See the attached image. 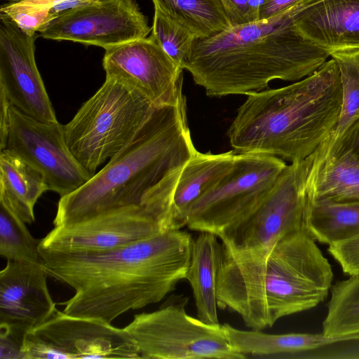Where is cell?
Wrapping results in <instances>:
<instances>
[{
    "label": "cell",
    "instance_id": "5",
    "mask_svg": "<svg viewBox=\"0 0 359 359\" xmlns=\"http://www.w3.org/2000/svg\"><path fill=\"white\" fill-rule=\"evenodd\" d=\"M332 279L328 260L302 227L283 236L263 262L219 272L217 305L237 313L246 327L262 330L323 302Z\"/></svg>",
    "mask_w": 359,
    "mask_h": 359
},
{
    "label": "cell",
    "instance_id": "21",
    "mask_svg": "<svg viewBox=\"0 0 359 359\" xmlns=\"http://www.w3.org/2000/svg\"><path fill=\"white\" fill-rule=\"evenodd\" d=\"M213 233L201 231L193 241L185 279L196 303L197 318L208 324H219L217 277L222 261V245Z\"/></svg>",
    "mask_w": 359,
    "mask_h": 359
},
{
    "label": "cell",
    "instance_id": "7",
    "mask_svg": "<svg viewBox=\"0 0 359 359\" xmlns=\"http://www.w3.org/2000/svg\"><path fill=\"white\" fill-rule=\"evenodd\" d=\"M154 106L135 89L110 78L63 125L70 151L92 177L135 137Z\"/></svg>",
    "mask_w": 359,
    "mask_h": 359
},
{
    "label": "cell",
    "instance_id": "34",
    "mask_svg": "<svg viewBox=\"0 0 359 359\" xmlns=\"http://www.w3.org/2000/svg\"><path fill=\"white\" fill-rule=\"evenodd\" d=\"M11 105L5 95L0 92V150L6 146Z\"/></svg>",
    "mask_w": 359,
    "mask_h": 359
},
{
    "label": "cell",
    "instance_id": "8",
    "mask_svg": "<svg viewBox=\"0 0 359 359\" xmlns=\"http://www.w3.org/2000/svg\"><path fill=\"white\" fill-rule=\"evenodd\" d=\"M188 301L183 294H172L158 310L135 315L124 327L141 358H246L230 344L222 325L187 314Z\"/></svg>",
    "mask_w": 359,
    "mask_h": 359
},
{
    "label": "cell",
    "instance_id": "32",
    "mask_svg": "<svg viewBox=\"0 0 359 359\" xmlns=\"http://www.w3.org/2000/svg\"><path fill=\"white\" fill-rule=\"evenodd\" d=\"M24 336L0 327V358L24 359L22 351Z\"/></svg>",
    "mask_w": 359,
    "mask_h": 359
},
{
    "label": "cell",
    "instance_id": "31",
    "mask_svg": "<svg viewBox=\"0 0 359 359\" xmlns=\"http://www.w3.org/2000/svg\"><path fill=\"white\" fill-rule=\"evenodd\" d=\"M231 27L259 20L262 0H220Z\"/></svg>",
    "mask_w": 359,
    "mask_h": 359
},
{
    "label": "cell",
    "instance_id": "20",
    "mask_svg": "<svg viewBox=\"0 0 359 359\" xmlns=\"http://www.w3.org/2000/svg\"><path fill=\"white\" fill-rule=\"evenodd\" d=\"M222 326L230 344L246 358H297L303 353H316L320 348L331 346L341 339L323 332L271 334L257 330H238L228 323Z\"/></svg>",
    "mask_w": 359,
    "mask_h": 359
},
{
    "label": "cell",
    "instance_id": "35",
    "mask_svg": "<svg viewBox=\"0 0 359 359\" xmlns=\"http://www.w3.org/2000/svg\"><path fill=\"white\" fill-rule=\"evenodd\" d=\"M51 13L56 15L63 11L81 6L95 0H44Z\"/></svg>",
    "mask_w": 359,
    "mask_h": 359
},
{
    "label": "cell",
    "instance_id": "25",
    "mask_svg": "<svg viewBox=\"0 0 359 359\" xmlns=\"http://www.w3.org/2000/svg\"><path fill=\"white\" fill-rule=\"evenodd\" d=\"M323 332L330 337L359 334V276H350L331 287Z\"/></svg>",
    "mask_w": 359,
    "mask_h": 359
},
{
    "label": "cell",
    "instance_id": "19",
    "mask_svg": "<svg viewBox=\"0 0 359 359\" xmlns=\"http://www.w3.org/2000/svg\"><path fill=\"white\" fill-rule=\"evenodd\" d=\"M236 154L233 150L221 154L197 151L185 163L172 193L170 229H181L187 226L191 206L229 170Z\"/></svg>",
    "mask_w": 359,
    "mask_h": 359
},
{
    "label": "cell",
    "instance_id": "9",
    "mask_svg": "<svg viewBox=\"0 0 359 359\" xmlns=\"http://www.w3.org/2000/svg\"><path fill=\"white\" fill-rule=\"evenodd\" d=\"M286 165L273 156L236 153L229 170L191 206L187 226L217 234L253 210Z\"/></svg>",
    "mask_w": 359,
    "mask_h": 359
},
{
    "label": "cell",
    "instance_id": "3",
    "mask_svg": "<svg viewBox=\"0 0 359 359\" xmlns=\"http://www.w3.org/2000/svg\"><path fill=\"white\" fill-rule=\"evenodd\" d=\"M303 5L304 0L269 19L195 39L183 69L210 97L248 95L275 79L295 81L312 74L330 53L295 27Z\"/></svg>",
    "mask_w": 359,
    "mask_h": 359
},
{
    "label": "cell",
    "instance_id": "28",
    "mask_svg": "<svg viewBox=\"0 0 359 359\" xmlns=\"http://www.w3.org/2000/svg\"><path fill=\"white\" fill-rule=\"evenodd\" d=\"M151 34L165 53L183 69V64L191 51L196 39V36L157 7H154Z\"/></svg>",
    "mask_w": 359,
    "mask_h": 359
},
{
    "label": "cell",
    "instance_id": "24",
    "mask_svg": "<svg viewBox=\"0 0 359 359\" xmlns=\"http://www.w3.org/2000/svg\"><path fill=\"white\" fill-rule=\"evenodd\" d=\"M154 7L203 39L229 28L220 0H152Z\"/></svg>",
    "mask_w": 359,
    "mask_h": 359
},
{
    "label": "cell",
    "instance_id": "22",
    "mask_svg": "<svg viewBox=\"0 0 359 359\" xmlns=\"http://www.w3.org/2000/svg\"><path fill=\"white\" fill-rule=\"evenodd\" d=\"M48 186L35 168L7 149L0 151V201L26 224L35 220L34 206Z\"/></svg>",
    "mask_w": 359,
    "mask_h": 359
},
{
    "label": "cell",
    "instance_id": "23",
    "mask_svg": "<svg viewBox=\"0 0 359 359\" xmlns=\"http://www.w3.org/2000/svg\"><path fill=\"white\" fill-rule=\"evenodd\" d=\"M309 235L328 245L359 234V201L309 199L305 218Z\"/></svg>",
    "mask_w": 359,
    "mask_h": 359
},
{
    "label": "cell",
    "instance_id": "13",
    "mask_svg": "<svg viewBox=\"0 0 359 359\" xmlns=\"http://www.w3.org/2000/svg\"><path fill=\"white\" fill-rule=\"evenodd\" d=\"M106 77L139 92L156 106L173 104L182 93L183 69L152 34L105 50Z\"/></svg>",
    "mask_w": 359,
    "mask_h": 359
},
{
    "label": "cell",
    "instance_id": "1",
    "mask_svg": "<svg viewBox=\"0 0 359 359\" xmlns=\"http://www.w3.org/2000/svg\"><path fill=\"white\" fill-rule=\"evenodd\" d=\"M193 241L187 231L170 229L105 251L40 250L41 264L75 292L60 303L64 313L111 323L128 311L161 302L185 279Z\"/></svg>",
    "mask_w": 359,
    "mask_h": 359
},
{
    "label": "cell",
    "instance_id": "36",
    "mask_svg": "<svg viewBox=\"0 0 359 359\" xmlns=\"http://www.w3.org/2000/svg\"><path fill=\"white\" fill-rule=\"evenodd\" d=\"M6 1H8L10 2H12V1H20V0H6Z\"/></svg>",
    "mask_w": 359,
    "mask_h": 359
},
{
    "label": "cell",
    "instance_id": "33",
    "mask_svg": "<svg viewBox=\"0 0 359 359\" xmlns=\"http://www.w3.org/2000/svg\"><path fill=\"white\" fill-rule=\"evenodd\" d=\"M302 0H262L259 20L278 15L297 5Z\"/></svg>",
    "mask_w": 359,
    "mask_h": 359
},
{
    "label": "cell",
    "instance_id": "2",
    "mask_svg": "<svg viewBox=\"0 0 359 359\" xmlns=\"http://www.w3.org/2000/svg\"><path fill=\"white\" fill-rule=\"evenodd\" d=\"M196 151L188 126L185 97L175 104L156 107L129 144L80 188L60 197L54 226L144 205L170 229L176 179Z\"/></svg>",
    "mask_w": 359,
    "mask_h": 359
},
{
    "label": "cell",
    "instance_id": "17",
    "mask_svg": "<svg viewBox=\"0 0 359 359\" xmlns=\"http://www.w3.org/2000/svg\"><path fill=\"white\" fill-rule=\"evenodd\" d=\"M311 158L309 199L359 201V118L339 136H328Z\"/></svg>",
    "mask_w": 359,
    "mask_h": 359
},
{
    "label": "cell",
    "instance_id": "11",
    "mask_svg": "<svg viewBox=\"0 0 359 359\" xmlns=\"http://www.w3.org/2000/svg\"><path fill=\"white\" fill-rule=\"evenodd\" d=\"M4 149L16 154L38 170L43 175L49 190L60 197L75 191L90 178L68 148L63 125L58 121H38L12 105Z\"/></svg>",
    "mask_w": 359,
    "mask_h": 359
},
{
    "label": "cell",
    "instance_id": "27",
    "mask_svg": "<svg viewBox=\"0 0 359 359\" xmlns=\"http://www.w3.org/2000/svg\"><path fill=\"white\" fill-rule=\"evenodd\" d=\"M330 57L338 67L342 90L339 117L329 135L336 137L359 118V48L337 50Z\"/></svg>",
    "mask_w": 359,
    "mask_h": 359
},
{
    "label": "cell",
    "instance_id": "12",
    "mask_svg": "<svg viewBox=\"0 0 359 359\" xmlns=\"http://www.w3.org/2000/svg\"><path fill=\"white\" fill-rule=\"evenodd\" d=\"M151 31L147 18L134 0H95L62 12L39 32L46 39L107 50L147 37Z\"/></svg>",
    "mask_w": 359,
    "mask_h": 359
},
{
    "label": "cell",
    "instance_id": "16",
    "mask_svg": "<svg viewBox=\"0 0 359 359\" xmlns=\"http://www.w3.org/2000/svg\"><path fill=\"white\" fill-rule=\"evenodd\" d=\"M41 264L7 260L0 272V327L25 335L57 311Z\"/></svg>",
    "mask_w": 359,
    "mask_h": 359
},
{
    "label": "cell",
    "instance_id": "18",
    "mask_svg": "<svg viewBox=\"0 0 359 359\" xmlns=\"http://www.w3.org/2000/svg\"><path fill=\"white\" fill-rule=\"evenodd\" d=\"M294 23L306 39L330 53L359 48V0H304Z\"/></svg>",
    "mask_w": 359,
    "mask_h": 359
},
{
    "label": "cell",
    "instance_id": "6",
    "mask_svg": "<svg viewBox=\"0 0 359 359\" xmlns=\"http://www.w3.org/2000/svg\"><path fill=\"white\" fill-rule=\"evenodd\" d=\"M311 156L287 165L265 198L217 234L222 245L218 272L263 262L287 233L305 227Z\"/></svg>",
    "mask_w": 359,
    "mask_h": 359
},
{
    "label": "cell",
    "instance_id": "29",
    "mask_svg": "<svg viewBox=\"0 0 359 359\" xmlns=\"http://www.w3.org/2000/svg\"><path fill=\"white\" fill-rule=\"evenodd\" d=\"M0 15L13 21L22 32L34 36L57 17L39 0H20L3 4Z\"/></svg>",
    "mask_w": 359,
    "mask_h": 359
},
{
    "label": "cell",
    "instance_id": "10",
    "mask_svg": "<svg viewBox=\"0 0 359 359\" xmlns=\"http://www.w3.org/2000/svg\"><path fill=\"white\" fill-rule=\"evenodd\" d=\"M24 359L141 358L124 328L63 311L25 333Z\"/></svg>",
    "mask_w": 359,
    "mask_h": 359
},
{
    "label": "cell",
    "instance_id": "4",
    "mask_svg": "<svg viewBox=\"0 0 359 359\" xmlns=\"http://www.w3.org/2000/svg\"><path fill=\"white\" fill-rule=\"evenodd\" d=\"M246 95L227 131L233 150L299 161L336 126L342 102L339 69L332 58L301 81Z\"/></svg>",
    "mask_w": 359,
    "mask_h": 359
},
{
    "label": "cell",
    "instance_id": "14",
    "mask_svg": "<svg viewBox=\"0 0 359 359\" xmlns=\"http://www.w3.org/2000/svg\"><path fill=\"white\" fill-rule=\"evenodd\" d=\"M164 231L166 230L151 209L136 205L73 224L55 226L41 239L39 248L61 252L105 251Z\"/></svg>",
    "mask_w": 359,
    "mask_h": 359
},
{
    "label": "cell",
    "instance_id": "15",
    "mask_svg": "<svg viewBox=\"0 0 359 359\" xmlns=\"http://www.w3.org/2000/svg\"><path fill=\"white\" fill-rule=\"evenodd\" d=\"M0 15V92L11 104L40 121L57 122L35 61V39Z\"/></svg>",
    "mask_w": 359,
    "mask_h": 359
},
{
    "label": "cell",
    "instance_id": "26",
    "mask_svg": "<svg viewBox=\"0 0 359 359\" xmlns=\"http://www.w3.org/2000/svg\"><path fill=\"white\" fill-rule=\"evenodd\" d=\"M25 224L0 201V255L7 260L41 264V239L34 238Z\"/></svg>",
    "mask_w": 359,
    "mask_h": 359
},
{
    "label": "cell",
    "instance_id": "30",
    "mask_svg": "<svg viewBox=\"0 0 359 359\" xmlns=\"http://www.w3.org/2000/svg\"><path fill=\"white\" fill-rule=\"evenodd\" d=\"M328 252L339 263L344 273L359 276V234L348 240L329 245Z\"/></svg>",
    "mask_w": 359,
    "mask_h": 359
}]
</instances>
